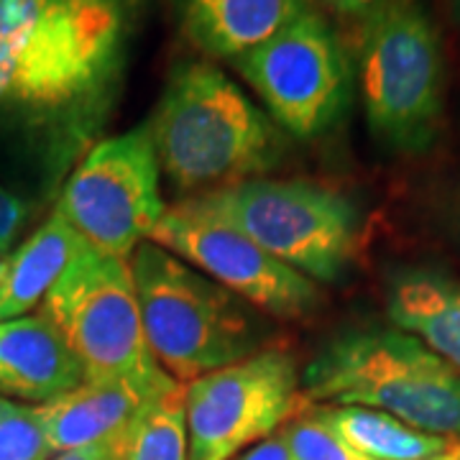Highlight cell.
<instances>
[{
	"instance_id": "1",
	"label": "cell",
	"mask_w": 460,
	"mask_h": 460,
	"mask_svg": "<svg viewBox=\"0 0 460 460\" xmlns=\"http://www.w3.org/2000/svg\"><path fill=\"white\" fill-rule=\"evenodd\" d=\"M144 13L146 0H0V118L80 162L118 113Z\"/></svg>"
},
{
	"instance_id": "2",
	"label": "cell",
	"mask_w": 460,
	"mask_h": 460,
	"mask_svg": "<svg viewBox=\"0 0 460 460\" xmlns=\"http://www.w3.org/2000/svg\"><path fill=\"white\" fill-rule=\"evenodd\" d=\"M148 128L159 169L187 199L261 180L284 154L279 126L210 62L172 69Z\"/></svg>"
},
{
	"instance_id": "3",
	"label": "cell",
	"mask_w": 460,
	"mask_h": 460,
	"mask_svg": "<svg viewBox=\"0 0 460 460\" xmlns=\"http://www.w3.org/2000/svg\"><path fill=\"white\" fill-rule=\"evenodd\" d=\"M302 399L386 411L414 429L460 440V371L404 330L335 335L307 363Z\"/></svg>"
},
{
	"instance_id": "4",
	"label": "cell",
	"mask_w": 460,
	"mask_h": 460,
	"mask_svg": "<svg viewBox=\"0 0 460 460\" xmlns=\"http://www.w3.org/2000/svg\"><path fill=\"white\" fill-rule=\"evenodd\" d=\"M128 263L148 348L180 384L243 361L269 341V323L248 302L166 248L144 241Z\"/></svg>"
},
{
	"instance_id": "5",
	"label": "cell",
	"mask_w": 460,
	"mask_h": 460,
	"mask_svg": "<svg viewBox=\"0 0 460 460\" xmlns=\"http://www.w3.org/2000/svg\"><path fill=\"white\" fill-rule=\"evenodd\" d=\"M358 87L368 128L386 148L420 154L445 113V54L420 0H378L358 21Z\"/></svg>"
},
{
	"instance_id": "6",
	"label": "cell",
	"mask_w": 460,
	"mask_h": 460,
	"mask_svg": "<svg viewBox=\"0 0 460 460\" xmlns=\"http://www.w3.org/2000/svg\"><path fill=\"white\" fill-rule=\"evenodd\" d=\"M41 313L83 363L84 381H126L159 389L172 378L146 343L126 259L84 248L47 292Z\"/></svg>"
},
{
	"instance_id": "7",
	"label": "cell",
	"mask_w": 460,
	"mask_h": 460,
	"mask_svg": "<svg viewBox=\"0 0 460 460\" xmlns=\"http://www.w3.org/2000/svg\"><path fill=\"white\" fill-rule=\"evenodd\" d=\"M192 199L307 279L338 281L353 259L358 213L323 184L261 177Z\"/></svg>"
},
{
	"instance_id": "8",
	"label": "cell",
	"mask_w": 460,
	"mask_h": 460,
	"mask_svg": "<svg viewBox=\"0 0 460 460\" xmlns=\"http://www.w3.org/2000/svg\"><path fill=\"white\" fill-rule=\"evenodd\" d=\"M230 65L261 98L269 118L295 138L330 131L350 105V57L317 8Z\"/></svg>"
},
{
	"instance_id": "9",
	"label": "cell",
	"mask_w": 460,
	"mask_h": 460,
	"mask_svg": "<svg viewBox=\"0 0 460 460\" xmlns=\"http://www.w3.org/2000/svg\"><path fill=\"white\" fill-rule=\"evenodd\" d=\"M159 177L148 123L105 136L69 174L57 215L93 251L128 261L166 213Z\"/></svg>"
},
{
	"instance_id": "10",
	"label": "cell",
	"mask_w": 460,
	"mask_h": 460,
	"mask_svg": "<svg viewBox=\"0 0 460 460\" xmlns=\"http://www.w3.org/2000/svg\"><path fill=\"white\" fill-rule=\"evenodd\" d=\"M292 353L266 348L184 384L190 460H228L302 410Z\"/></svg>"
},
{
	"instance_id": "11",
	"label": "cell",
	"mask_w": 460,
	"mask_h": 460,
	"mask_svg": "<svg viewBox=\"0 0 460 460\" xmlns=\"http://www.w3.org/2000/svg\"><path fill=\"white\" fill-rule=\"evenodd\" d=\"M148 241L195 266L251 307L279 320L310 317L323 302L313 279L274 259L199 199H181L166 208Z\"/></svg>"
},
{
	"instance_id": "12",
	"label": "cell",
	"mask_w": 460,
	"mask_h": 460,
	"mask_svg": "<svg viewBox=\"0 0 460 460\" xmlns=\"http://www.w3.org/2000/svg\"><path fill=\"white\" fill-rule=\"evenodd\" d=\"M84 384L83 363L44 313L0 323V392L47 404Z\"/></svg>"
},
{
	"instance_id": "13",
	"label": "cell",
	"mask_w": 460,
	"mask_h": 460,
	"mask_svg": "<svg viewBox=\"0 0 460 460\" xmlns=\"http://www.w3.org/2000/svg\"><path fill=\"white\" fill-rule=\"evenodd\" d=\"M181 31L210 59L235 62L261 47L305 11L310 0H174Z\"/></svg>"
},
{
	"instance_id": "14",
	"label": "cell",
	"mask_w": 460,
	"mask_h": 460,
	"mask_svg": "<svg viewBox=\"0 0 460 460\" xmlns=\"http://www.w3.org/2000/svg\"><path fill=\"white\" fill-rule=\"evenodd\" d=\"M169 378L166 384H172ZM164 384V386H166ZM159 389H144L126 381H84L75 392L39 404L47 438L54 453L100 443L126 429Z\"/></svg>"
},
{
	"instance_id": "15",
	"label": "cell",
	"mask_w": 460,
	"mask_h": 460,
	"mask_svg": "<svg viewBox=\"0 0 460 460\" xmlns=\"http://www.w3.org/2000/svg\"><path fill=\"white\" fill-rule=\"evenodd\" d=\"M386 313L404 330L460 371V281L432 269H404L392 277Z\"/></svg>"
},
{
	"instance_id": "16",
	"label": "cell",
	"mask_w": 460,
	"mask_h": 460,
	"mask_svg": "<svg viewBox=\"0 0 460 460\" xmlns=\"http://www.w3.org/2000/svg\"><path fill=\"white\" fill-rule=\"evenodd\" d=\"M84 248L62 215H51L16 253L0 256V323L33 310Z\"/></svg>"
},
{
	"instance_id": "17",
	"label": "cell",
	"mask_w": 460,
	"mask_h": 460,
	"mask_svg": "<svg viewBox=\"0 0 460 460\" xmlns=\"http://www.w3.org/2000/svg\"><path fill=\"white\" fill-rule=\"evenodd\" d=\"M307 404V402H305ZM345 443L371 460H425L447 450L456 440L414 429L386 411L341 404H307Z\"/></svg>"
},
{
	"instance_id": "18",
	"label": "cell",
	"mask_w": 460,
	"mask_h": 460,
	"mask_svg": "<svg viewBox=\"0 0 460 460\" xmlns=\"http://www.w3.org/2000/svg\"><path fill=\"white\" fill-rule=\"evenodd\" d=\"M123 460H190L184 384L177 378L151 396L136 414Z\"/></svg>"
},
{
	"instance_id": "19",
	"label": "cell",
	"mask_w": 460,
	"mask_h": 460,
	"mask_svg": "<svg viewBox=\"0 0 460 460\" xmlns=\"http://www.w3.org/2000/svg\"><path fill=\"white\" fill-rule=\"evenodd\" d=\"M51 453L39 407L0 394V460H49Z\"/></svg>"
},
{
	"instance_id": "20",
	"label": "cell",
	"mask_w": 460,
	"mask_h": 460,
	"mask_svg": "<svg viewBox=\"0 0 460 460\" xmlns=\"http://www.w3.org/2000/svg\"><path fill=\"white\" fill-rule=\"evenodd\" d=\"M279 438L287 445L292 460H371L353 450L305 404L292 420L281 425Z\"/></svg>"
},
{
	"instance_id": "21",
	"label": "cell",
	"mask_w": 460,
	"mask_h": 460,
	"mask_svg": "<svg viewBox=\"0 0 460 460\" xmlns=\"http://www.w3.org/2000/svg\"><path fill=\"white\" fill-rule=\"evenodd\" d=\"M29 217V202L0 184V256L8 251Z\"/></svg>"
},
{
	"instance_id": "22",
	"label": "cell",
	"mask_w": 460,
	"mask_h": 460,
	"mask_svg": "<svg viewBox=\"0 0 460 460\" xmlns=\"http://www.w3.org/2000/svg\"><path fill=\"white\" fill-rule=\"evenodd\" d=\"M128 429H131V425L111 435V438H105V440H100V443L66 450V453H59L51 460H123L126 458V445H128Z\"/></svg>"
},
{
	"instance_id": "23",
	"label": "cell",
	"mask_w": 460,
	"mask_h": 460,
	"mask_svg": "<svg viewBox=\"0 0 460 460\" xmlns=\"http://www.w3.org/2000/svg\"><path fill=\"white\" fill-rule=\"evenodd\" d=\"M310 3H317L323 11H328L332 16L348 18V21H361L378 0H310Z\"/></svg>"
},
{
	"instance_id": "24",
	"label": "cell",
	"mask_w": 460,
	"mask_h": 460,
	"mask_svg": "<svg viewBox=\"0 0 460 460\" xmlns=\"http://www.w3.org/2000/svg\"><path fill=\"white\" fill-rule=\"evenodd\" d=\"M235 460H292V456H289V450H287V445L279 435H269Z\"/></svg>"
},
{
	"instance_id": "25",
	"label": "cell",
	"mask_w": 460,
	"mask_h": 460,
	"mask_svg": "<svg viewBox=\"0 0 460 460\" xmlns=\"http://www.w3.org/2000/svg\"><path fill=\"white\" fill-rule=\"evenodd\" d=\"M425 460H460V440L450 445L447 450L443 453H438V456H432V458H425Z\"/></svg>"
},
{
	"instance_id": "26",
	"label": "cell",
	"mask_w": 460,
	"mask_h": 460,
	"mask_svg": "<svg viewBox=\"0 0 460 460\" xmlns=\"http://www.w3.org/2000/svg\"><path fill=\"white\" fill-rule=\"evenodd\" d=\"M453 13H456V21H458L460 26V0H453Z\"/></svg>"
}]
</instances>
